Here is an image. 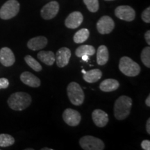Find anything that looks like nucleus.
<instances>
[{"mask_svg":"<svg viewBox=\"0 0 150 150\" xmlns=\"http://www.w3.org/2000/svg\"><path fill=\"white\" fill-rule=\"evenodd\" d=\"M132 99L126 95H122L116 99L114 104V115L118 120H123L131 112Z\"/></svg>","mask_w":150,"mask_h":150,"instance_id":"f257e3e1","label":"nucleus"},{"mask_svg":"<svg viewBox=\"0 0 150 150\" xmlns=\"http://www.w3.org/2000/svg\"><path fill=\"white\" fill-rule=\"evenodd\" d=\"M31 97L24 92H17L13 93L8 99V104L11 109L14 110H23L31 104Z\"/></svg>","mask_w":150,"mask_h":150,"instance_id":"f03ea898","label":"nucleus"},{"mask_svg":"<svg viewBox=\"0 0 150 150\" xmlns=\"http://www.w3.org/2000/svg\"><path fill=\"white\" fill-rule=\"evenodd\" d=\"M119 69L122 74L131 77L138 76L141 70L140 65L128 56L121 58L119 62Z\"/></svg>","mask_w":150,"mask_h":150,"instance_id":"7ed1b4c3","label":"nucleus"},{"mask_svg":"<svg viewBox=\"0 0 150 150\" xmlns=\"http://www.w3.org/2000/svg\"><path fill=\"white\" fill-rule=\"evenodd\" d=\"M67 93L70 102L75 106H80L83 104L85 99V94L80 85L76 82H71L67 88Z\"/></svg>","mask_w":150,"mask_h":150,"instance_id":"20e7f679","label":"nucleus"},{"mask_svg":"<svg viewBox=\"0 0 150 150\" xmlns=\"http://www.w3.org/2000/svg\"><path fill=\"white\" fill-rule=\"evenodd\" d=\"M20 11V3L17 0H8L0 8V18L10 20L16 17Z\"/></svg>","mask_w":150,"mask_h":150,"instance_id":"39448f33","label":"nucleus"},{"mask_svg":"<svg viewBox=\"0 0 150 150\" xmlns=\"http://www.w3.org/2000/svg\"><path fill=\"white\" fill-rule=\"evenodd\" d=\"M79 145L84 150H103L105 147L102 140L92 136H85L81 138Z\"/></svg>","mask_w":150,"mask_h":150,"instance_id":"423d86ee","label":"nucleus"},{"mask_svg":"<svg viewBox=\"0 0 150 150\" xmlns=\"http://www.w3.org/2000/svg\"><path fill=\"white\" fill-rule=\"evenodd\" d=\"M115 28V22L109 16H102L97 23V29L101 34H108Z\"/></svg>","mask_w":150,"mask_h":150,"instance_id":"0eeeda50","label":"nucleus"},{"mask_svg":"<svg viewBox=\"0 0 150 150\" xmlns=\"http://www.w3.org/2000/svg\"><path fill=\"white\" fill-rule=\"evenodd\" d=\"M115 15L117 18L127 22H131L136 18L134 9L129 6H120L115 10Z\"/></svg>","mask_w":150,"mask_h":150,"instance_id":"6e6552de","label":"nucleus"},{"mask_svg":"<svg viewBox=\"0 0 150 150\" xmlns=\"http://www.w3.org/2000/svg\"><path fill=\"white\" fill-rule=\"evenodd\" d=\"M59 11V4L57 1H50L44 6L40 11L41 17L44 20H52L55 18Z\"/></svg>","mask_w":150,"mask_h":150,"instance_id":"1a4fd4ad","label":"nucleus"},{"mask_svg":"<svg viewBox=\"0 0 150 150\" xmlns=\"http://www.w3.org/2000/svg\"><path fill=\"white\" fill-rule=\"evenodd\" d=\"M63 119L67 125L71 127H76L81 122V116L77 110L67 108L63 112Z\"/></svg>","mask_w":150,"mask_h":150,"instance_id":"9d476101","label":"nucleus"},{"mask_svg":"<svg viewBox=\"0 0 150 150\" xmlns=\"http://www.w3.org/2000/svg\"><path fill=\"white\" fill-rule=\"evenodd\" d=\"M71 57V51L67 47H61L56 52L55 61L59 67H64L68 65Z\"/></svg>","mask_w":150,"mask_h":150,"instance_id":"9b49d317","label":"nucleus"},{"mask_svg":"<svg viewBox=\"0 0 150 150\" xmlns=\"http://www.w3.org/2000/svg\"><path fill=\"white\" fill-rule=\"evenodd\" d=\"M83 16L79 11H74L71 13L65 19V24L68 29H74L78 28L82 24Z\"/></svg>","mask_w":150,"mask_h":150,"instance_id":"f8f14e48","label":"nucleus"},{"mask_svg":"<svg viewBox=\"0 0 150 150\" xmlns=\"http://www.w3.org/2000/svg\"><path fill=\"white\" fill-rule=\"evenodd\" d=\"M16 62V57L12 50L8 47L0 50V63L5 67L12 66Z\"/></svg>","mask_w":150,"mask_h":150,"instance_id":"ddd939ff","label":"nucleus"},{"mask_svg":"<svg viewBox=\"0 0 150 150\" xmlns=\"http://www.w3.org/2000/svg\"><path fill=\"white\" fill-rule=\"evenodd\" d=\"M93 122L98 127H104L108 122V115L101 109H95L92 112Z\"/></svg>","mask_w":150,"mask_h":150,"instance_id":"4468645a","label":"nucleus"},{"mask_svg":"<svg viewBox=\"0 0 150 150\" xmlns=\"http://www.w3.org/2000/svg\"><path fill=\"white\" fill-rule=\"evenodd\" d=\"M20 80L23 83L32 88H38L40 86V80L35 75L29 72H24L20 75Z\"/></svg>","mask_w":150,"mask_h":150,"instance_id":"2eb2a0df","label":"nucleus"},{"mask_svg":"<svg viewBox=\"0 0 150 150\" xmlns=\"http://www.w3.org/2000/svg\"><path fill=\"white\" fill-rule=\"evenodd\" d=\"M47 38L45 36H37L30 39L27 42L28 48L33 51L42 50L47 45Z\"/></svg>","mask_w":150,"mask_h":150,"instance_id":"dca6fc26","label":"nucleus"},{"mask_svg":"<svg viewBox=\"0 0 150 150\" xmlns=\"http://www.w3.org/2000/svg\"><path fill=\"white\" fill-rule=\"evenodd\" d=\"M83 74V79L85 81L88 83H93L98 81L102 78V72L99 69H93L90 71H86L85 70H81Z\"/></svg>","mask_w":150,"mask_h":150,"instance_id":"f3484780","label":"nucleus"},{"mask_svg":"<svg viewBox=\"0 0 150 150\" xmlns=\"http://www.w3.org/2000/svg\"><path fill=\"white\" fill-rule=\"evenodd\" d=\"M120 87V83L117 80L113 79H107L101 82L99 88L103 92H112L117 90Z\"/></svg>","mask_w":150,"mask_h":150,"instance_id":"a211bd4d","label":"nucleus"},{"mask_svg":"<svg viewBox=\"0 0 150 150\" xmlns=\"http://www.w3.org/2000/svg\"><path fill=\"white\" fill-rule=\"evenodd\" d=\"M109 59L108 48L105 45L99 46L97 51V63L99 65H104Z\"/></svg>","mask_w":150,"mask_h":150,"instance_id":"6ab92c4d","label":"nucleus"},{"mask_svg":"<svg viewBox=\"0 0 150 150\" xmlns=\"http://www.w3.org/2000/svg\"><path fill=\"white\" fill-rule=\"evenodd\" d=\"M38 59L47 65H52L55 62V54L52 51H41L38 54Z\"/></svg>","mask_w":150,"mask_h":150,"instance_id":"aec40b11","label":"nucleus"},{"mask_svg":"<svg viewBox=\"0 0 150 150\" xmlns=\"http://www.w3.org/2000/svg\"><path fill=\"white\" fill-rule=\"evenodd\" d=\"M95 53H96L95 48L89 45H85L79 47L75 51V55L79 58H81L83 55L93 56Z\"/></svg>","mask_w":150,"mask_h":150,"instance_id":"412c9836","label":"nucleus"},{"mask_svg":"<svg viewBox=\"0 0 150 150\" xmlns=\"http://www.w3.org/2000/svg\"><path fill=\"white\" fill-rule=\"evenodd\" d=\"M90 36V31L87 29H81L75 33L73 37L74 42L76 44H81L86 42Z\"/></svg>","mask_w":150,"mask_h":150,"instance_id":"4be33fe9","label":"nucleus"},{"mask_svg":"<svg viewBox=\"0 0 150 150\" xmlns=\"http://www.w3.org/2000/svg\"><path fill=\"white\" fill-rule=\"evenodd\" d=\"M24 61L27 63V64L35 72H40L42 70V65L31 55L26 56L24 57Z\"/></svg>","mask_w":150,"mask_h":150,"instance_id":"5701e85b","label":"nucleus"},{"mask_svg":"<svg viewBox=\"0 0 150 150\" xmlns=\"http://www.w3.org/2000/svg\"><path fill=\"white\" fill-rule=\"evenodd\" d=\"M15 143V139L12 136L9 134H0V147H7L13 145Z\"/></svg>","mask_w":150,"mask_h":150,"instance_id":"b1692460","label":"nucleus"},{"mask_svg":"<svg viewBox=\"0 0 150 150\" xmlns=\"http://www.w3.org/2000/svg\"><path fill=\"white\" fill-rule=\"evenodd\" d=\"M140 59L144 65H145L147 68L150 67V47H146L142 50L141 54H140Z\"/></svg>","mask_w":150,"mask_h":150,"instance_id":"393cba45","label":"nucleus"},{"mask_svg":"<svg viewBox=\"0 0 150 150\" xmlns=\"http://www.w3.org/2000/svg\"><path fill=\"white\" fill-rule=\"evenodd\" d=\"M83 3L91 13H96L99 10V1L98 0H83Z\"/></svg>","mask_w":150,"mask_h":150,"instance_id":"a878e982","label":"nucleus"},{"mask_svg":"<svg viewBox=\"0 0 150 150\" xmlns=\"http://www.w3.org/2000/svg\"><path fill=\"white\" fill-rule=\"evenodd\" d=\"M141 18L145 23L149 24L150 22V7H148L142 13Z\"/></svg>","mask_w":150,"mask_h":150,"instance_id":"bb28decb","label":"nucleus"},{"mask_svg":"<svg viewBox=\"0 0 150 150\" xmlns=\"http://www.w3.org/2000/svg\"><path fill=\"white\" fill-rule=\"evenodd\" d=\"M9 86V81L6 78H0V89L7 88Z\"/></svg>","mask_w":150,"mask_h":150,"instance_id":"cd10ccee","label":"nucleus"},{"mask_svg":"<svg viewBox=\"0 0 150 150\" xmlns=\"http://www.w3.org/2000/svg\"><path fill=\"white\" fill-rule=\"evenodd\" d=\"M141 147L144 150L150 149V141L149 140H145L141 142Z\"/></svg>","mask_w":150,"mask_h":150,"instance_id":"c85d7f7f","label":"nucleus"},{"mask_svg":"<svg viewBox=\"0 0 150 150\" xmlns=\"http://www.w3.org/2000/svg\"><path fill=\"white\" fill-rule=\"evenodd\" d=\"M145 39L146 40V42L148 44V45H150V31L149 30H148L145 33Z\"/></svg>","mask_w":150,"mask_h":150,"instance_id":"c756f323","label":"nucleus"},{"mask_svg":"<svg viewBox=\"0 0 150 150\" xmlns=\"http://www.w3.org/2000/svg\"><path fill=\"white\" fill-rule=\"evenodd\" d=\"M146 130L148 134H150V119L147 120V124H146Z\"/></svg>","mask_w":150,"mask_h":150,"instance_id":"7c9ffc66","label":"nucleus"},{"mask_svg":"<svg viewBox=\"0 0 150 150\" xmlns=\"http://www.w3.org/2000/svg\"><path fill=\"white\" fill-rule=\"evenodd\" d=\"M145 104L148 107H150V95H148V97L145 99Z\"/></svg>","mask_w":150,"mask_h":150,"instance_id":"2f4dec72","label":"nucleus"},{"mask_svg":"<svg viewBox=\"0 0 150 150\" xmlns=\"http://www.w3.org/2000/svg\"><path fill=\"white\" fill-rule=\"evenodd\" d=\"M81 58L82 61H83L88 62L89 61V56H88V55H83Z\"/></svg>","mask_w":150,"mask_h":150,"instance_id":"473e14b6","label":"nucleus"},{"mask_svg":"<svg viewBox=\"0 0 150 150\" xmlns=\"http://www.w3.org/2000/svg\"><path fill=\"white\" fill-rule=\"evenodd\" d=\"M42 150H53L52 149H50V148H47V147H45V148H42L41 149Z\"/></svg>","mask_w":150,"mask_h":150,"instance_id":"72a5a7b5","label":"nucleus"},{"mask_svg":"<svg viewBox=\"0 0 150 150\" xmlns=\"http://www.w3.org/2000/svg\"><path fill=\"white\" fill-rule=\"evenodd\" d=\"M105 1H114V0H105Z\"/></svg>","mask_w":150,"mask_h":150,"instance_id":"f704fd0d","label":"nucleus"}]
</instances>
